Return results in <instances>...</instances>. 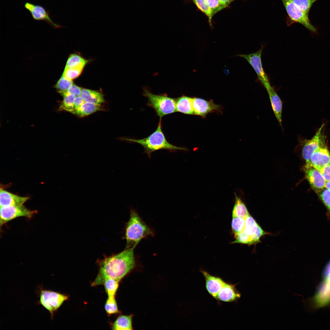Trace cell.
<instances>
[{"mask_svg": "<svg viewBox=\"0 0 330 330\" xmlns=\"http://www.w3.org/2000/svg\"><path fill=\"white\" fill-rule=\"evenodd\" d=\"M135 248L125 249L122 252L109 256H105L96 262L99 268L98 274L91 286L102 285L108 278L120 281L135 267V261L134 253Z\"/></svg>", "mask_w": 330, "mask_h": 330, "instance_id": "6da1fadb", "label": "cell"}, {"mask_svg": "<svg viewBox=\"0 0 330 330\" xmlns=\"http://www.w3.org/2000/svg\"><path fill=\"white\" fill-rule=\"evenodd\" d=\"M121 139L140 144L144 149V153L147 154L150 158L151 153L158 150L165 149L170 152L187 150L185 147L175 146L167 141L162 130V119H160L155 130L147 137L141 139L122 138Z\"/></svg>", "mask_w": 330, "mask_h": 330, "instance_id": "7a4b0ae2", "label": "cell"}, {"mask_svg": "<svg viewBox=\"0 0 330 330\" xmlns=\"http://www.w3.org/2000/svg\"><path fill=\"white\" fill-rule=\"evenodd\" d=\"M153 235L152 231L137 212L131 210L129 220L125 227L124 238L126 241L125 249L135 247L142 239Z\"/></svg>", "mask_w": 330, "mask_h": 330, "instance_id": "3957f363", "label": "cell"}, {"mask_svg": "<svg viewBox=\"0 0 330 330\" xmlns=\"http://www.w3.org/2000/svg\"><path fill=\"white\" fill-rule=\"evenodd\" d=\"M36 292L38 298L37 304L42 306L49 312L51 320L53 319L59 308L69 297L67 294L44 288L42 285L38 286Z\"/></svg>", "mask_w": 330, "mask_h": 330, "instance_id": "277c9868", "label": "cell"}, {"mask_svg": "<svg viewBox=\"0 0 330 330\" xmlns=\"http://www.w3.org/2000/svg\"><path fill=\"white\" fill-rule=\"evenodd\" d=\"M143 95L148 99L147 105L155 111L160 119L177 112L175 98L169 97L166 94H154L145 88L143 89Z\"/></svg>", "mask_w": 330, "mask_h": 330, "instance_id": "5b68a950", "label": "cell"}, {"mask_svg": "<svg viewBox=\"0 0 330 330\" xmlns=\"http://www.w3.org/2000/svg\"><path fill=\"white\" fill-rule=\"evenodd\" d=\"M324 124H322L314 136L310 140H305L302 149L303 157L306 164H310V159L314 152L325 144V137L324 134Z\"/></svg>", "mask_w": 330, "mask_h": 330, "instance_id": "8992f818", "label": "cell"}, {"mask_svg": "<svg viewBox=\"0 0 330 330\" xmlns=\"http://www.w3.org/2000/svg\"><path fill=\"white\" fill-rule=\"evenodd\" d=\"M36 213V211L30 210L23 205L0 207V226L20 217L30 219Z\"/></svg>", "mask_w": 330, "mask_h": 330, "instance_id": "52a82bcc", "label": "cell"}, {"mask_svg": "<svg viewBox=\"0 0 330 330\" xmlns=\"http://www.w3.org/2000/svg\"><path fill=\"white\" fill-rule=\"evenodd\" d=\"M292 23H300L310 31L316 32L317 29L311 23L307 14L302 11L290 0H281Z\"/></svg>", "mask_w": 330, "mask_h": 330, "instance_id": "ba28073f", "label": "cell"}, {"mask_svg": "<svg viewBox=\"0 0 330 330\" xmlns=\"http://www.w3.org/2000/svg\"><path fill=\"white\" fill-rule=\"evenodd\" d=\"M263 47L262 46L258 51L252 53L238 54L236 56L243 58L250 64L256 72L259 81L265 87L270 84L262 65L261 55Z\"/></svg>", "mask_w": 330, "mask_h": 330, "instance_id": "9c48e42d", "label": "cell"}, {"mask_svg": "<svg viewBox=\"0 0 330 330\" xmlns=\"http://www.w3.org/2000/svg\"><path fill=\"white\" fill-rule=\"evenodd\" d=\"M24 7L29 11L34 20L44 21L54 28L62 27L52 20L50 16V11L42 6L27 2L25 3Z\"/></svg>", "mask_w": 330, "mask_h": 330, "instance_id": "30bf717a", "label": "cell"}, {"mask_svg": "<svg viewBox=\"0 0 330 330\" xmlns=\"http://www.w3.org/2000/svg\"><path fill=\"white\" fill-rule=\"evenodd\" d=\"M303 170L306 179L313 189L319 193L325 188L326 181L320 172L310 164H305Z\"/></svg>", "mask_w": 330, "mask_h": 330, "instance_id": "8fae6325", "label": "cell"}, {"mask_svg": "<svg viewBox=\"0 0 330 330\" xmlns=\"http://www.w3.org/2000/svg\"><path fill=\"white\" fill-rule=\"evenodd\" d=\"M193 114L203 117L209 113L220 112L222 108L215 104L212 100L207 101L198 97H193Z\"/></svg>", "mask_w": 330, "mask_h": 330, "instance_id": "7c38bea8", "label": "cell"}, {"mask_svg": "<svg viewBox=\"0 0 330 330\" xmlns=\"http://www.w3.org/2000/svg\"><path fill=\"white\" fill-rule=\"evenodd\" d=\"M310 162V165L318 170L330 163V154L325 144L314 152Z\"/></svg>", "mask_w": 330, "mask_h": 330, "instance_id": "4fadbf2b", "label": "cell"}, {"mask_svg": "<svg viewBox=\"0 0 330 330\" xmlns=\"http://www.w3.org/2000/svg\"><path fill=\"white\" fill-rule=\"evenodd\" d=\"M29 197L20 196L0 189V207L23 205Z\"/></svg>", "mask_w": 330, "mask_h": 330, "instance_id": "5bb4252c", "label": "cell"}, {"mask_svg": "<svg viewBox=\"0 0 330 330\" xmlns=\"http://www.w3.org/2000/svg\"><path fill=\"white\" fill-rule=\"evenodd\" d=\"M268 94L274 114L282 127V102L280 97L271 85L265 88Z\"/></svg>", "mask_w": 330, "mask_h": 330, "instance_id": "9a60e30c", "label": "cell"}, {"mask_svg": "<svg viewBox=\"0 0 330 330\" xmlns=\"http://www.w3.org/2000/svg\"><path fill=\"white\" fill-rule=\"evenodd\" d=\"M175 99L177 112L186 114H193V98L183 95Z\"/></svg>", "mask_w": 330, "mask_h": 330, "instance_id": "2e32d148", "label": "cell"}, {"mask_svg": "<svg viewBox=\"0 0 330 330\" xmlns=\"http://www.w3.org/2000/svg\"><path fill=\"white\" fill-rule=\"evenodd\" d=\"M81 96L86 102L100 105L105 102L103 95L97 91L82 88Z\"/></svg>", "mask_w": 330, "mask_h": 330, "instance_id": "e0dca14e", "label": "cell"}, {"mask_svg": "<svg viewBox=\"0 0 330 330\" xmlns=\"http://www.w3.org/2000/svg\"><path fill=\"white\" fill-rule=\"evenodd\" d=\"M132 315H121L119 316L111 326L112 329L116 330H132Z\"/></svg>", "mask_w": 330, "mask_h": 330, "instance_id": "ac0fdd59", "label": "cell"}, {"mask_svg": "<svg viewBox=\"0 0 330 330\" xmlns=\"http://www.w3.org/2000/svg\"><path fill=\"white\" fill-rule=\"evenodd\" d=\"M235 201L232 211L233 217H240L245 218L250 214L241 199L235 193Z\"/></svg>", "mask_w": 330, "mask_h": 330, "instance_id": "d6986e66", "label": "cell"}, {"mask_svg": "<svg viewBox=\"0 0 330 330\" xmlns=\"http://www.w3.org/2000/svg\"><path fill=\"white\" fill-rule=\"evenodd\" d=\"M100 109V105L85 102L73 114L79 117H83L91 114Z\"/></svg>", "mask_w": 330, "mask_h": 330, "instance_id": "ffe728a7", "label": "cell"}, {"mask_svg": "<svg viewBox=\"0 0 330 330\" xmlns=\"http://www.w3.org/2000/svg\"><path fill=\"white\" fill-rule=\"evenodd\" d=\"M119 282L112 278H108L104 281L103 284L108 297L115 296L118 290Z\"/></svg>", "mask_w": 330, "mask_h": 330, "instance_id": "44dd1931", "label": "cell"}, {"mask_svg": "<svg viewBox=\"0 0 330 330\" xmlns=\"http://www.w3.org/2000/svg\"><path fill=\"white\" fill-rule=\"evenodd\" d=\"M87 61L80 56L75 54H71L66 62L65 68H83Z\"/></svg>", "mask_w": 330, "mask_h": 330, "instance_id": "7402d4cb", "label": "cell"}, {"mask_svg": "<svg viewBox=\"0 0 330 330\" xmlns=\"http://www.w3.org/2000/svg\"><path fill=\"white\" fill-rule=\"evenodd\" d=\"M62 96L63 99L59 107V109L73 113L74 111V103L75 97L74 95L68 93Z\"/></svg>", "mask_w": 330, "mask_h": 330, "instance_id": "603a6c76", "label": "cell"}, {"mask_svg": "<svg viewBox=\"0 0 330 330\" xmlns=\"http://www.w3.org/2000/svg\"><path fill=\"white\" fill-rule=\"evenodd\" d=\"M73 84L72 80L66 79L62 75L55 85L54 87L58 92L62 95L68 92Z\"/></svg>", "mask_w": 330, "mask_h": 330, "instance_id": "cb8c5ba5", "label": "cell"}, {"mask_svg": "<svg viewBox=\"0 0 330 330\" xmlns=\"http://www.w3.org/2000/svg\"><path fill=\"white\" fill-rule=\"evenodd\" d=\"M245 226L244 231L251 237L256 232L258 225L250 215L245 218Z\"/></svg>", "mask_w": 330, "mask_h": 330, "instance_id": "d4e9b609", "label": "cell"}, {"mask_svg": "<svg viewBox=\"0 0 330 330\" xmlns=\"http://www.w3.org/2000/svg\"><path fill=\"white\" fill-rule=\"evenodd\" d=\"M105 309L108 315L109 316L119 312L115 297H108L105 305Z\"/></svg>", "mask_w": 330, "mask_h": 330, "instance_id": "484cf974", "label": "cell"}, {"mask_svg": "<svg viewBox=\"0 0 330 330\" xmlns=\"http://www.w3.org/2000/svg\"><path fill=\"white\" fill-rule=\"evenodd\" d=\"M197 7L207 16L211 26L212 25V18L214 15L212 12L207 5L206 0H193Z\"/></svg>", "mask_w": 330, "mask_h": 330, "instance_id": "4316f807", "label": "cell"}, {"mask_svg": "<svg viewBox=\"0 0 330 330\" xmlns=\"http://www.w3.org/2000/svg\"><path fill=\"white\" fill-rule=\"evenodd\" d=\"M245 218L240 217H233L231 222L232 231L234 234L244 231L245 226Z\"/></svg>", "mask_w": 330, "mask_h": 330, "instance_id": "83f0119b", "label": "cell"}, {"mask_svg": "<svg viewBox=\"0 0 330 330\" xmlns=\"http://www.w3.org/2000/svg\"><path fill=\"white\" fill-rule=\"evenodd\" d=\"M297 6L308 14L313 4L318 0H290Z\"/></svg>", "mask_w": 330, "mask_h": 330, "instance_id": "f1b7e54d", "label": "cell"}, {"mask_svg": "<svg viewBox=\"0 0 330 330\" xmlns=\"http://www.w3.org/2000/svg\"><path fill=\"white\" fill-rule=\"evenodd\" d=\"M82 70L83 68H65L62 75L66 79L72 80L80 75Z\"/></svg>", "mask_w": 330, "mask_h": 330, "instance_id": "f546056e", "label": "cell"}, {"mask_svg": "<svg viewBox=\"0 0 330 330\" xmlns=\"http://www.w3.org/2000/svg\"><path fill=\"white\" fill-rule=\"evenodd\" d=\"M235 240L232 243H239L243 244H251L254 243L252 237L247 234L243 231L238 233L235 234Z\"/></svg>", "mask_w": 330, "mask_h": 330, "instance_id": "4dcf8cb0", "label": "cell"}, {"mask_svg": "<svg viewBox=\"0 0 330 330\" xmlns=\"http://www.w3.org/2000/svg\"><path fill=\"white\" fill-rule=\"evenodd\" d=\"M318 193L324 205L330 210V190L325 188Z\"/></svg>", "mask_w": 330, "mask_h": 330, "instance_id": "1f68e13d", "label": "cell"}, {"mask_svg": "<svg viewBox=\"0 0 330 330\" xmlns=\"http://www.w3.org/2000/svg\"><path fill=\"white\" fill-rule=\"evenodd\" d=\"M319 171L326 181L330 180V163L322 167Z\"/></svg>", "mask_w": 330, "mask_h": 330, "instance_id": "d6a6232c", "label": "cell"}, {"mask_svg": "<svg viewBox=\"0 0 330 330\" xmlns=\"http://www.w3.org/2000/svg\"><path fill=\"white\" fill-rule=\"evenodd\" d=\"M82 88L73 84L68 89V93L74 95L75 97L81 96Z\"/></svg>", "mask_w": 330, "mask_h": 330, "instance_id": "836d02e7", "label": "cell"}, {"mask_svg": "<svg viewBox=\"0 0 330 330\" xmlns=\"http://www.w3.org/2000/svg\"><path fill=\"white\" fill-rule=\"evenodd\" d=\"M265 234L264 231L258 225L256 232L254 235L251 236L254 243L259 242L260 238Z\"/></svg>", "mask_w": 330, "mask_h": 330, "instance_id": "e575fe53", "label": "cell"}, {"mask_svg": "<svg viewBox=\"0 0 330 330\" xmlns=\"http://www.w3.org/2000/svg\"><path fill=\"white\" fill-rule=\"evenodd\" d=\"M85 102L81 96L75 97L74 101V111L73 113L79 108Z\"/></svg>", "mask_w": 330, "mask_h": 330, "instance_id": "d590c367", "label": "cell"}, {"mask_svg": "<svg viewBox=\"0 0 330 330\" xmlns=\"http://www.w3.org/2000/svg\"><path fill=\"white\" fill-rule=\"evenodd\" d=\"M325 188L330 190V180L326 181Z\"/></svg>", "mask_w": 330, "mask_h": 330, "instance_id": "8d00e7d4", "label": "cell"}]
</instances>
